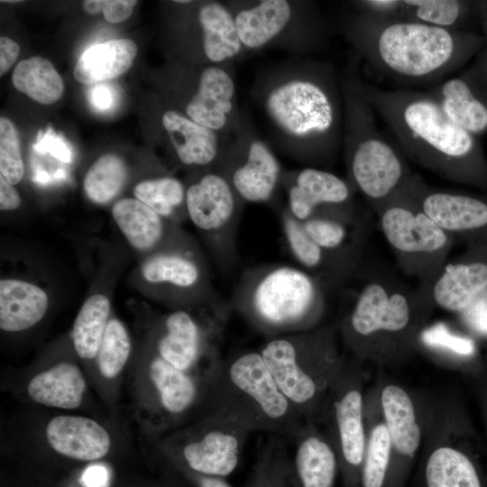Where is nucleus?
Wrapping results in <instances>:
<instances>
[{
	"label": "nucleus",
	"instance_id": "nucleus-1",
	"mask_svg": "<svg viewBox=\"0 0 487 487\" xmlns=\"http://www.w3.org/2000/svg\"><path fill=\"white\" fill-rule=\"evenodd\" d=\"M255 98L281 152L310 165L331 164L343 140L340 80L329 62L300 60L262 76Z\"/></svg>",
	"mask_w": 487,
	"mask_h": 487
},
{
	"label": "nucleus",
	"instance_id": "nucleus-2",
	"mask_svg": "<svg viewBox=\"0 0 487 487\" xmlns=\"http://www.w3.org/2000/svg\"><path fill=\"white\" fill-rule=\"evenodd\" d=\"M341 32L373 71L405 85L436 83L487 45L482 33L472 31L355 11L343 18Z\"/></svg>",
	"mask_w": 487,
	"mask_h": 487
},
{
	"label": "nucleus",
	"instance_id": "nucleus-3",
	"mask_svg": "<svg viewBox=\"0 0 487 487\" xmlns=\"http://www.w3.org/2000/svg\"><path fill=\"white\" fill-rule=\"evenodd\" d=\"M355 78L406 157L446 180L487 188V160L477 136L450 119L427 91L381 88L363 80L359 68Z\"/></svg>",
	"mask_w": 487,
	"mask_h": 487
},
{
	"label": "nucleus",
	"instance_id": "nucleus-4",
	"mask_svg": "<svg viewBox=\"0 0 487 487\" xmlns=\"http://www.w3.org/2000/svg\"><path fill=\"white\" fill-rule=\"evenodd\" d=\"M336 322L347 355L362 363L398 367L417 352L418 339L436 308L431 284L410 288L387 274L371 271Z\"/></svg>",
	"mask_w": 487,
	"mask_h": 487
},
{
	"label": "nucleus",
	"instance_id": "nucleus-5",
	"mask_svg": "<svg viewBox=\"0 0 487 487\" xmlns=\"http://www.w3.org/2000/svg\"><path fill=\"white\" fill-rule=\"evenodd\" d=\"M329 289L302 268L266 263L246 268L229 302L265 338L321 326Z\"/></svg>",
	"mask_w": 487,
	"mask_h": 487
},
{
	"label": "nucleus",
	"instance_id": "nucleus-6",
	"mask_svg": "<svg viewBox=\"0 0 487 487\" xmlns=\"http://www.w3.org/2000/svg\"><path fill=\"white\" fill-rule=\"evenodd\" d=\"M424 436L411 487H487V446L459 396L422 391Z\"/></svg>",
	"mask_w": 487,
	"mask_h": 487
},
{
	"label": "nucleus",
	"instance_id": "nucleus-7",
	"mask_svg": "<svg viewBox=\"0 0 487 487\" xmlns=\"http://www.w3.org/2000/svg\"><path fill=\"white\" fill-rule=\"evenodd\" d=\"M359 58L349 60L340 78L344 105L342 146L346 180L374 207L391 197L413 174L398 149L379 131L374 110L356 85Z\"/></svg>",
	"mask_w": 487,
	"mask_h": 487
},
{
	"label": "nucleus",
	"instance_id": "nucleus-8",
	"mask_svg": "<svg viewBox=\"0 0 487 487\" xmlns=\"http://www.w3.org/2000/svg\"><path fill=\"white\" fill-rule=\"evenodd\" d=\"M207 410L231 416L252 432L291 440L305 423L280 391L259 350L223 358L211 381Z\"/></svg>",
	"mask_w": 487,
	"mask_h": 487
},
{
	"label": "nucleus",
	"instance_id": "nucleus-9",
	"mask_svg": "<svg viewBox=\"0 0 487 487\" xmlns=\"http://www.w3.org/2000/svg\"><path fill=\"white\" fill-rule=\"evenodd\" d=\"M336 322L308 331L268 337L258 349L278 386L303 419L317 423L346 355Z\"/></svg>",
	"mask_w": 487,
	"mask_h": 487
},
{
	"label": "nucleus",
	"instance_id": "nucleus-10",
	"mask_svg": "<svg viewBox=\"0 0 487 487\" xmlns=\"http://www.w3.org/2000/svg\"><path fill=\"white\" fill-rule=\"evenodd\" d=\"M372 208L401 270L420 283L432 284L446 264L453 238L402 187Z\"/></svg>",
	"mask_w": 487,
	"mask_h": 487
},
{
	"label": "nucleus",
	"instance_id": "nucleus-11",
	"mask_svg": "<svg viewBox=\"0 0 487 487\" xmlns=\"http://www.w3.org/2000/svg\"><path fill=\"white\" fill-rule=\"evenodd\" d=\"M232 311L222 297L174 309L161 321L156 354L180 371L213 376L223 360L220 347Z\"/></svg>",
	"mask_w": 487,
	"mask_h": 487
},
{
	"label": "nucleus",
	"instance_id": "nucleus-12",
	"mask_svg": "<svg viewBox=\"0 0 487 487\" xmlns=\"http://www.w3.org/2000/svg\"><path fill=\"white\" fill-rule=\"evenodd\" d=\"M368 378L365 364L346 355L317 422L324 427L336 451L344 487H358L366 443L364 396Z\"/></svg>",
	"mask_w": 487,
	"mask_h": 487
},
{
	"label": "nucleus",
	"instance_id": "nucleus-13",
	"mask_svg": "<svg viewBox=\"0 0 487 487\" xmlns=\"http://www.w3.org/2000/svg\"><path fill=\"white\" fill-rule=\"evenodd\" d=\"M185 188L187 217L201 234L220 271H232L239 262L236 237L244 203L213 167L205 168Z\"/></svg>",
	"mask_w": 487,
	"mask_h": 487
},
{
	"label": "nucleus",
	"instance_id": "nucleus-14",
	"mask_svg": "<svg viewBox=\"0 0 487 487\" xmlns=\"http://www.w3.org/2000/svg\"><path fill=\"white\" fill-rule=\"evenodd\" d=\"M251 433L233 417L210 410L199 424L174 439L172 453L188 472L225 479L236 470Z\"/></svg>",
	"mask_w": 487,
	"mask_h": 487
},
{
	"label": "nucleus",
	"instance_id": "nucleus-15",
	"mask_svg": "<svg viewBox=\"0 0 487 487\" xmlns=\"http://www.w3.org/2000/svg\"><path fill=\"white\" fill-rule=\"evenodd\" d=\"M213 168L225 178L244 203L270 201L283 174L277 156L247 120L244 129L227 141Z\"/></svg>",
	"mask_w": 487,
	"mask_h": 487
},
{
	"label": "nucleus",
	"instance_id": "nucleus-16",
	"mask_svg": "<svg viewBox=\"0 0 487 487\" xmlns=\"http://www.w3.org/2000/svg\"><path fill=\"white\" fill-rule=\"evenodd\" d=\"M141 274L159 297L179 308L207 304L222 297L213 287L205 259L194 244L149 254L142 262Z\"/></svg>",
	"mask_w": 487,
	"mask_h": 487
},
{
	"label": "nucleus",
	"instance_id": "nucleus-17",
	"mask_svg": "<svg viewBox=\"0 0 487 487\" xmlns=\"http://www.w3.org/2000/svg\"><path fill=\"white\" fill-rule=\"evenodd\" d=\"M375 381L392 448L391 487H406L423 442L422 391L383 374Z\"/></svg>",
	"mask_w": 487,
	"mask_h": 487
},
{
	"label": "nucleus",
	"instance_id": "nucleus-18",
	"mask_svg": "<svg viewBox=\"0 0 487 487\" xmlns=\"http://www.w3.org/2000/svg\"><path fill=\"white\" fill-rule=\"evenodd\" d=\"M244 50L283 42L293 28L323 23L315 5L307 2L262 0L227 5Z\"/></svg>",
	"mask_w": 487,
	"mask_h": 487
},
{
	"label": "nucleus",
	"instance_id": "nucleus-19",
	"mask_svg": "<svg viewBox=\"0 0 487 487\" xmlns=\"http://www.w3.org/2000/svg\"><path fill=\"white\" fill-rule=\"evenodd\" d=\"M401 187L453 240L487 230V199L432 188L414 173Z\"/></svg>",
	"mask_w": 487,
	"mask_h": 487
},
{
	"label": "nucleus",
	"instance_id": "nucleus-20",
	"mask_svg": "<svg viewBox=\"0 0 487 487\" xmlns=\"http://www.w3.org/2000/svg\"><path fill=\"white\" fill-rule=\"evenodd\" d=\"M427 91L455 124L477 137L487 133V45L459 75Z\"/></svg>",
	"mask_w": 487,
	"mask_h": 487
},
{
	"label": "nucleus",
	"instance_id": "nucleus-21",
	"mask_svg": "<svg viewBox=\"0 0 487 487\" xmlns=\"http://www.w3.org/2000/svg\"><path fill=\"white\" fill-rule=\"evenodd\" d=\"M280 185L287 191V208L299 222L320 209L354 203V191L346 179L312 166L283 171Z\"/></svg>",
	"mask_w": 487,
	"mask_h": 487
},
{
	"label": "nucleus",
	"instance_id": "nucleus-22",
	"mask_svg": "<svg viewBox=\"0 0 487 487\" xmlns=\"http://www.w3.org/2000/svg\"><path fill=\"white\" fill-rule=\"evenodd\" d=\"M111 214L128 244L142 253L193 244L179 224L162 217L135 198L117 200Z\"/></svg>",
	"mask_w": 487,
	"mask_h": 487
},
{
	"label": "nucleus",
	"instance_id": "nucleus-23",
	"mask_svg": "<svg viewBox=\"0 0 487 487\" xmlns=\"http://www.w3.org/2000/svg\"><path fill=\"white\" fill-rule=\"evenodd\" d=\"M285 242L297 262L329 289L339 288L360 271V264L320 248L308 235L302 223L286 207L280 212Z\"/></svg>",
	"mask_w": 487,
	"mask_h": 487
},
{
	"label": "nucleus",
	"instance_id": "nucleus-24",
	"mask_svg": "<svg viewBox=\"0 0 487 487\" xmlns=\"http://www.w3.org/2000/svg\"><path fill=\"white\" fill-rule=\"evenodd\" d=\"M213 376L180 371L156 354L149 365L150 381L160 407L170 420L178 419L198 404L207 407Z\"/></svg>",
	"mask_w": 487,
	"mask_h": 487
},
{
	"label": "nucleus",
	"instance_id": "nucleus-25",
	"mask_svg": "<svg viewBox=\"0 0 487 487\" xmlns=\"http://www.w3.org/2000/svg\"><path fill=\"white\" fill-rule=\"evenodd\" d=\"M292 464L300 487H334L340 465L336 451L319 425L307 422L292 438Z\"/></svg>",
	"mask_w": 487,
	"mask_h": 487
},
{
	"label": "nucleus",
	"instance_id": "nucleus-26",
	"mask_svg": "<svg viewBox=\"0 0 487 487\" xmlns=\"http://www.w3.org/2000/svg\"><path fill=\"white\" fill-rule=\"evenodd\" d=\"M161 125L177 160L187 167H213L229 139L174 109L163 112Z\"/></svg>",
	"mask_w": 487,
	"mask_h": 487
},
{
	"label": "nucleus",
	"instance_id": "nucleus-27",
	"mask_svg": "<svg viewBox=\"0 0 487 487\" xmlns=\"http://www.w3.org/2000/svg\"><path fill=\"white\" fill-rule=\"evenodd\" d=\"M366 443L358 487H391L392 448L374 381L364 396Z\"/></svg>",
	"mask_w": 487,
	"mask_h": 487
},
{
	"label": "nucleus",
	"instance_id": "nucleus-28",
	"mask_svg": "<svg viewBox=\"0 0 487 487\" xmlns=\"http://www.w3.org/2000/svg\"><path fill=\"white\" fill-rule=\"evenodd\" d=\"M51 447L61 455L79 461L103 458L111 446L107 431L95 420L80 416H58L46 427Z\"/></svg>",
	"mask_w": 487,
	"mask_h": 487
},
{
	"label": "nucleus",
	"instance_id": "nucleus-29",
	"mask_svg": "<svg viewBox=\"0 0 487 487\" xmlns=\"http://www.w3.org/2000/svg\"><path fill=\"white\" fill-rule=\"evenodd\" d=\"M487 289V263H446L431 284L436 307L458 315Z\"/></svg>",
	"mask_w": 487,
	"mask_h": 487
},
{
	"label": "nucleus",
	"instance_id": "nucleus-30",
	"mask_svg": "<svg viewBox=\"0 0 487 487\" xmlns=\"http://www.w3.org/2000/svg\"><path fill=\"white\" fill-rule=\"evenodd\" d=\"M418 351H422L440 366L464 375L473 372L482 363L477 361L474 341L441 321L428 323L423 328L418 339Z\"/></svg>",
	"mask_w": 487,
	"mask_h": 487
},
{
	"label": "nucleus",
	"instance_id": "nucleus-31",
	"mask_svg": "<svg viewBox=\"0 0 487 487\" xmlns=\"http://www.w3.org/2000/svg\"><path fill=\"white\" fill-rule=\"evenodd\" d=\"M49 306L47 292L19 279L0 280V328L6 332L26 330L41 320Z\"/></svg>",
	"mask_w": 487,
	"mask_h": 487
},
{
	"label": "nucleus",
	"instance_id": "nucleus-32",
	"mask_svg": "<svg viewBox=\"0 0 487 487\" xmlns=\"http://www.w3.org/2000/svg\"><path fill=\"white\" fill-rule=\"evenodd\" d=\"M87 384L80 369L69 362L59 363L35 375L28 383L27 392L35 402L53 408H78Z\"/></svg>",
	"mask_w": 487,
	"mask_h": 487
},
{
	"label": "nucleus",
	"instance_id": "nucleus-33",
	"mask_svg": "<svg viewBox=\"0 0 487 487\" xmlns=\"http://www.w3.org/2000/svg\"><path fill=\"white\" fill-rule=\"evenodd\" d=\"M137 45L130 39H115L87 49L73 70L76 80L90 85L112 79L125 73L133 65Z\"/></svg>",
	"mask_w": 487,
	"mask_h": 487
},
{
	"label": "nucleus",
	"instance_id": "nucleus-34",
	"mask_svg": "<svg viewBox=\"0 0 487 487\" xmlns=\"http://www.w3.org/2000/svg\"><path fill=\"white\" fill-rule=\"evenodd\" d=\"M245 487H300L285 437L271 435L262 444Z\"/></svg>",
	"mask_w": 487,
	"mask_h": 487
},
{
	"label": "nucleus",
	"instance_id": "nucleus-35",
	"mask_svg": "<svg viewBox=\"0 0 487 487\" xmlns=\"http://www.w3.org/2000/svg\"><path fill=\"white\" fill-rule=\"evenodd\" d=\"M12 82L19 92L42 105L57 102L64 90L61 76L49 60L40 56L20 61L13 71Z\"/></svg>",
	"mask_w": 487,
	"mask_h": 487
},
{
	"label": "nucleus",
	"instance_id": "nucleus-36",
	"mask_svg": "<svg viewBox=\"0 0 487 487\" xmlns=\"http://www.w3.org/2000/svg\"><path fill=\"white\" fill-rule=\"evenodd\" d=\"M110 300L102 293L91 295L83 303L72 327L73 346L80 358L96 357L110 319Z\"/></svg>",
	"mask_w": 487,
	"mask_h": 487
},
{
	"label": "nucleus",
	"instance_id": "nucleus-37",
	"mask_svg": "<svg viewBox=\"0 0 487 487\" xmlns=\"http://www.w3.org/2000/svg\"><path fill=\"white\" fill-rule=\"evenodd\" d=\"M473 16H475L473 1L402 0L400 19L466 31L463 26Z\"/></svg>",
	"mask_w": 487,
	"mask_h": 487
},
{
	"label": "nucleus",
	"instance_id": "nucleus-38",
	"mask_svg": "<svg viewBox=\"0 0 487 487\" xmlns=\"http://www.w3.org/2000/svg\"><path fill=\"white\" fill-rule=\"evenodd\" d=\"M185 193L183 183L170 175L142 180L133 188L135 198L176 224L187 217Z\"/></svg>",
	"mask_w": 487,
	"mask_h": 487
},
{
	"label": "nucleus",
	"instance_id": "nucleus-39",
	"mask_svg": "<svg viewBox=\"0 0 487 487\" xmlns=\"http://www.w3.org/2000/svg\"><path fill=\"white\" fill-rule=\"evenodd\" d=\"M127 175L128 169L122 157L104 154L87 170L83 180L84 191L93 203L108 204L121 192Z\"/></svg>",
	"mask_w": 487,
	"mask_h": 487
},
{
	"label": "nucleus",
	"instance_id": "nucleus-40",
	"mask_svg": "<svg viewBox=\"0 0 487 487\" xmlns=\"http://www.w3.org/2000/svg\"><path fill=\"white\" fill-rule=\"evenodd\" d=\"M131 347V338L123 322L110 318L96 354L98 370L103 377L113 379L120 374Z\"/></svg>",
	"mask_w": 487,
	"mask_h": 487
},
{
	"label": "nucleus",
	"instance_id": "nucleus-41",
	"mask_svg": "<svg viewBox=\"0 0 487 487\" xmlns=\"http://www.w3.org/2000/svg\"><path fill=\"white\" fill-rule=\"evenodd\" d=\"M0 176L12 185L18 184L24 175L18 132L11 120L0 118Z\"/></svg>",
	"mask_w": 487,
	"mask_h": 487
},
{
	"label": "nucleus",
	"instance_id": "nucleus-42",
	"mask_svg": "<svg viewBox=\"0 0 487 487\" xmlns=\"http://www.w3.org/2000/svg\"><path fill=\"white\" fill-rule=\"evenodd\" d=\"M457 316L470 332L487 336V289Z\"/></svg>",
	"mask_w": 487,
	"mask_h": 487
},
{
	"label": "nucleus",
	"instance_id": "nucleus-43",
	"mask_svg": "<svg viewBox=\"0 0 487 487\" xmlns=\"http://www.w3.org/2000/svg\"><path fill=\"white\" fill-rule=\"evenodd\" d=\"M352 5L355 12L372 15L400 18L402 0H363L354 1Z\"/></svg>",
	"mask_w": 487,
	"mask_h": 487
},
{
	"label": "nucleus",
	"instance_id": "nucleus-44",
	"mask_svg": "<svg viewBox=\"0 0 487 487\" xmlns=\"http://www.w3.org/2000/svg\"><path fill=\"white\" fill-rule=\"evenodd\" d=\"M466 376L469 378L473 391L480 408L485 430V443L487 446V364L482 363L478 369Z\"/></svg>",
	"mask_w": 487,
	"mask_h": 487
},
{
	"label": "nucleus",
	"instance_id": "nucleus-45",
	"mask_svg": "<svg viewBox=\"0 0 487 487\" xmlns=\"http://www.w3.org/2000/svg\"><path fill=\"white\" fill-rule=\"evenodd\" d=\"M136 4L135 0H102V13L108 23H118L129 18Z\"/></svg>",
	"mask_w": 487,
	"mask_h": 487
},
{
	"label": "nucleus",
	"instance_id": "nucleus-46",
	"mask_svg": "<svg viewBox=\"0 0 487 487\" xmlns=\"http://www.w3.org/2000/svg\"><path fill=\"white\" fill-rule=\"evenodd\" d=\"M51 129L46 132L42 139H38L37 144L34 148L39 152L49 151L53 156L65 162L69 161L70 153L65 143L53 133H51Z\"/></svg>",
	"mask_w": 487,
	"mask_h": 487
},
{
	"label": "nucleus",
	"instance_id": "nucleus-47",
	"mask_svg": "<svg viewBox=\"0 0 487 487\" xmlns=\"http://www.w3.org/2000/svg\"><path fill=\"white\" fill-rule=\"evenodd\" d=\"M20 46L14 40L2 36L0 38V75H4L19 56Z\"/></svg>",
	"mask_w": 487,
	"mask_h": 487
},
{
	"label": "nucleus",
	"instance_id": "nucleus-48",
	"mask_svg": "<svg viewBox=\"0 0 487 487\" xmlns=\"http://www.w3.org/2000/svg\"><path fill=\"white\" fill-rule=\"evenodd\" d=\"M21 198L14 185L0 176V209L12 211L19 207Z\"/></svg>",
	"mask_w": 487,
	"mask_h": 487
},
{
	"label": "nucleus",
	"instance_id": "nucleus-49",
	"mask_svg": "<svg viewBox=\"0 0 487 487\" xmlns=\"http://www.w3.org/2000/svg\"><path fill=\"white\" fill-rule=\"evenodd\" d=\"M107 478L106 468L99 465L88 467L82 476L86 487H105L107 483Z\"/></svg>",
	"mask_w": 487,
	"mask_h": 487
},
{
	"label": "nucleus",
	"instance_id": "nucleus-50",
	"mask_svg": "<svg viewBox=\"0 0 487 487\" xmlns=\"http://www.w3.org/2000/svg\"><path fill=\"white\" fill-rule=\"evenodd\" d=\"M187 473L195 487H233L225 478L200 475L188 471Z\"/></svg>",
	"mask_w": 487,
	"mask_h": 487
},
{
	"label": "nucleus",
	"instance_id": "nucleus-51",
	"mask_svg": "<svg viewBox=\"0 0 487 487\" xmlns=\"http://www.w3.org/2000/svg\"><path fill=\"white\" fill-rule=\"evenodd\" d=\"M112 93L106 87H96L92 92V102L96 107L105 109L111 106Z\"/></svg>",
	"mask_w": 487,
	"mask_h": 487
},
{
	"label": "nucleus",
	"instance_id": "nucleus-52",
	"mask_svg": "<svg viewBox=\"0 0 487 487\" xmlns=\"http://www.w3.org/2000/svg\"><path fill=\"white\" fill-rule=\"evenodd\" d=\"M473 7L482 27V35L487 39V1H473Z\"/></svg>",
	"mask_w": 487,
	"mask_h": 487
},
{
	"label": "nucleus",
	"instance_id": "nucleus-53",
	"mask_svg": "<svg viewBox=\"0 0 487 487\" xmlns=\"http://www.w3.org/2000/svg\"><path fill=\"white\" fill-rule=\"evenodd\" d=\"M83 9L90 14L102 12V0H86L83 2Z\"/></svg>",
	"mask_w": 487,
	"mask_h": 487
},
{
	"label": "nucleus",
	"instance_id": "nucleus-54",
	"mask_svg": "<svg viewBox=\"0 0 487 487\" xmlns=\"http://www.w3.org/2000/svg\"><path fill=\"white\" fill-rule=\"evenodd\" d=\"M2 2H5V3H18L20 1H13V0H9V1H2Z\"/></svg>",
	"mask_w": 487,
	"mask_h": 487
}]
</instances>
